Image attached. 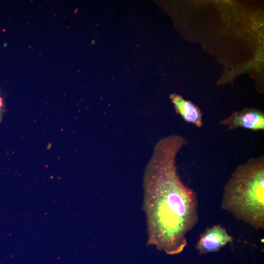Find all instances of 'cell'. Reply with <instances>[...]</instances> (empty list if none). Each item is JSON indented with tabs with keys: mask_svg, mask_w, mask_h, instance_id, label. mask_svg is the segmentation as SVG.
Masks as SVG:
<instances>
[{
	"mask_svg": "<svg viewBox=\"0 0 264 264\" xmlns=\"http://www.w3.org/2000/svg\"><path fill=\"white\" fill-rule=\"evenodd\" d=\"M187 143L179 134L160 139L144 173L147 243L169 255L184 250L186 236L199 220L196 193L184 184L177 171V155Z\"/></svg>",
	"mask_w": 264,
	"mask_h": 264,
	"instance_id": "1",
	"label": "cell"
},
{
	"mask_svg": "<svg viewBox=\"0 0 264 264\" xmlns=\"http://www.w3.org/2000/svg\"><path fill=\"white\" fill-rule=\"evenodd\" d=\"M222 209L256 230L264 229V155L238 165L224 186Z\"/></svg>",
	"mask_w": 264,
	"mask_h": 264,
	"instance_id": "2",
	"label": "cell"
},
{
	"mask_svg": "<svg viewBox=\"0 0 264 264\" xmlns=\"http://www.w3.org/2000/svg\"><path fill=\"white\" fill-rule=\"evenodd\" d=\"M219 125L226 126L230 130L242 128L253 131H264V113L259 109H245L235 111L221 120Z\"/></svg>",
	"mask_w": 264,
	"mask_h": 264,
	"instance_id": "3",
	"label": "cell"
},
{
	"mask_svg": "<svg viewBox=\"0 0 264 264\" xmlns=\"http://www.w3.org/2000/svg\"><path fill=\"white\" fill-rule=\"evenodd\" d=\"M233 241V237L224 227L214 225L207 227L200 235L196 248L200 254L216 252Z\"/></svg>",
	"mask_w": 264,
	"mask_h": 264,
	"instance_id": "4",
	"label": "cell"
},
{
	"mask_svg": "<svg viewBox=\"0 0 264 264\" xmlns=\"http://www.w3.org/2000/svg\"><path fill=\"white\" fill-rule=\"evenodd\" d=\"M170 98L176 111L184 121L198 128L203 126L202 112L196 105L176 94H171Z\"/></svg>",
	"mask_w": 264,
	"mask_h": 264,
	"instance_id": "5",
	"label": "cell"
},
{
	"mask_svg": "<svg viewBox=\"0 0 264 264\" xmlns=\"http://www.w3.org/2000/svg\"><path fill=\"white\" fill-rule=\"evenodd\" d=\"M4 111V104L3 103L2 99L1 97L0 96V122H1L2 119Z\"/></svg>",
	"mask_w": 264,
	"mask_h": 264,
	"instance_id": "6",
	"label": "cell"
}]
</instances>
